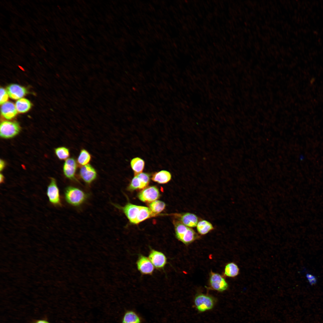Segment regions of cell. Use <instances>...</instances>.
<instances>
[{"instance_id": "cell-13", "label": "cell", "mask_w": 323, "mask_h": 323, "mask_svg": "<svg viewBox=\"0 0 323 323\" xmlns=\"http://www.w3.org/2000/svg\"><path fill=\"white\" fill-rule=\"evenodd\" d=\"M77 168L76 161L73 158L68 159L65 161L63 170L65 176L71 180H75V173Z\"/></svg>"}, {"instance_id": "cell-1", "label": "cell", "mask_w": 323, "mask_h": 323, "mask_svg": "<svg viewBox=\"0 0 323 323\" xmlns=\"http://www.w3.org/2000/svg\"><path fill=\"white\" fill-rule=\"evenodd\" d=\"M174 225L176 238L185 245L188 246L200 238V236L191 228L179 221H174Z\"/></svg>"}, {"instance_id": "cell-30", "label": "cell", "mask_w": 323, "mask_h": 323, "mask_svg": "<svg viewBox=\"0 0 323 323\" xmlns=\"http://www.w3.org/2000/svg\"><path fill=\"white\" fill-rule=\"evenodd\" d=\"M5 165V163L4 161L1 159L0 162V170H2L4 168Z\"/></svg>"}, {"instance_id": "cell-15", "label": "cell", "mask_w": 323, "mask_h": 323, "mask_svg": "<svg viewBox=\"0 0 323 323\" xmlns=\"http://www.w3.org/2000/svg\"><path fill=\"white\" fill-rule=\"evenodd\" d=\"M1 111L2 116L8 120L15 117L17 113L15 105L13 103L9 101L2 104Z\"/></svg>"}, {"instance_id": "cell-32", "label": "cell", "mask_w": 323, "mask_h": 323, "mask_svg": "<svg viewBox=\"0 0 323 323\" xmlns=\"http://www.w3.org/2000/svg\"><path fill=\"white\" fill-rule=\"evenodd\" d=\"M36 323H49L47 321L41 320L37 321Z\"/></svg>"}, {"instance_id": "cell-2", "label": "cell", "mask_w": 323, "mask_h": 323, "mask_svg": "<svg viewBox=\"0 0 323 323\" xmlns=\"http://www.w3.org/2000/svg\"><path fill=\"white\" fill-rule=\"evenodd\" d=\"M65 197L66 202L74 206H78L86 200L87 194L81 189L73 186H68L65 190Z\"/></svg>"}, {"instance_id": "cell-16", "label": "cell", "mask_w": 323, "mask_h": 323, "mask_svg": "<svg viewBox=\"0 0 323 323\" xmlns=\"http://www.w3.org/2000/svg\"><path fill=\"white\" fill-rule=\"evenodd\" d=\"M171 175L168 171L162 170L155 173L152 176V180L154 182L160 184L168 182L171 180Z\"/></svg>"}, {"instance_id": "cell-3", "label": "cell", "mask_w": 323, "mask_h": 323, "mask_svg": "<svg viewBox=\"0 0 323 323\" xmlns=\"http://www.w3.org/2000/svg\"><path fill=\"white\" fill-rule=\"evenodd\" d=\"M215 300L213 297L202 293L197 295L194 299L196 309L200 312H204L212 309L215 304Z\"/></svg>"}, {"instance_id": "cell-4", "label": "cell", "mask_w": 323, "mask_h": 323, "mask_svg": "<svg viewBox=\"0 0 323 323\" xmlns=\"http://www.w3.org/2000/svg\"><path fill=\"white\" fill-rule=\"evenodd\" d=\"M20 129V126L17 122L4 121L0 124V136L4 138H11L17 135Z\"/></svg>"}, {"instance_id": "cell-19", "label": "cell", "mask_w": 323, "mask_h": 323, "mask_svg": "<svg viewBox=\"0 0 323 323\" xmlns=\"http://www.w3.org/2000/svg\"><path fill=\"white\" fill-rule=\"evenodd\" d=\"M239 273V268L235 263L230 262L226 265L224 272L225 276L229 277H234Z\"/></svg>"}, {"instance_id": "cell-11", "label": "cell", "mask_w": 323, "mask_h": 323, "mask_svg": "<svg viewBox=\"0 0 323 323\" xmlns=\"http://www.w3.org/2000/svg\"><path fill=\"white\" fill-rule=\"evenodd\" d=\"M113 205L123 211L131 223L135 224L141 206L130 203H128L123 207L115 204Z\"/></svg>"}, {"instance_id": "cell-9", "label": "cell", "mask_w": 323, "mask_h": 323, "mask_svg": "<svg viewBox=\"0 0 323 323\" xmlns=\"http://www.w3.org/2000/svg\"><path fill=\"white\" fill-rule=\"evenodd\" d=\"M175 215L179 221L191 228L196 227L198 222L201 219L196 215L190 212L176 214Z\"/></svg>"}, {"instance_id": "cell-25", "label": "cell", "mask_w": 323, "mask_h": 323, "mask_svg": "<svg viewBox=\"0 0 323 323\" xmlns=\"http://www.w3.org/2000/svg\"><path fill=\"white\" fill-rule=\"evenodd\" d=\"M147 186L139 178L135 175L128 186V189L129 191H133L144 189Z\"/></svg>"}, {"instance_id": "cell-29", "label": "cell", "mask_w": 323, "mask_h": 323, "mask_svg": "<svg viewBox=\"0 0 323 323\" xmlns=\"http://www.w3.org/2000/svg\"><path fill=\"white\" fill-rule=\"evenodd\" d=\"M306 276L310 285H313L316 284L317 282V280L314 275L312 274L307 273L306 275Z\"/></svg>"}, {"instance_id": "cell-14", "label": "cell", "mask_w": 323, "mask_h": 323, "mask_svg": "<svg viewBox=\"0 0 323 323\" xmlns=\"http://www.w3.org/2000/svg\"><path fill=\"white\" fill-rule=\"evenodd\" d=\"M6 91L9 97L13 99H21L27 93L25 87L16 84H11L8 86Z\"/></svg>"}, {"instance_id": "cell-23", "label": "cell", "mask_w": 323, "mask_h": 323, "mask_svg": "<svg viewBox=\"0 0 323 323\" xmlns=\"http://www.w3.org/2000/svg\"><path fill=\"white\" fill-rule=\"evenodd\" d=\"M91 156L89 153L85 149H82L77 159V162L79 165L84 166L90 162Z\"/></svg>"}, {"instance_id": "cell-21", "label": "cell", "mask_w": 323, "mask_h": 323, "mask_svg": "<svg viewBox=\"0 0 323 323\" xmlns=\"http://www.w3.org/2000/svg\"><path fill=\"white\" fill-rule=\"evenodd\" d=\"M144 161L139 157L133 159L130 162L131 167L134 172L135 175L142 173L144 169Z\"/></svg>"}, {"instance_id": "cell-5", "label": "cell", "mask_w": 323, "mask_h": 323, "mask_svg": "<svg viewBox=\"0 0 323 323\" xmlns=\"http://www.w3.org/2000/svg\"><path fill=\"white\" fill-rule=\"evenodd\" d=\"M209 284L211 289L220 292L226 290L228 287V283L222 275L212 271L209 275Z\"/></svg>"}, {"instance_id": "cell-10", "label": "cell", "mask_w": 323, "mask_h": 323, "mask_svg": "<svg viewBox=\"0 0 323 323\" xmlns=\"http://www.w3.org/2000/svg\"><path fill=\"white\" fill-rule=\"evenodd\" d=\"M138 270L143 275H151L154 271V266L149 258L140 255L136 262Z\"/></svg>"}, {"instance_id": "cell-12", "label": "cell", "mask_w": 323, "mask_h": 323, "mask_svg": "<svg viewBox=\"0 0 323 323\" xmlns=\"http://www.w3.org/2000/svg\"><path fill=\"white\" fill-rule=\"evenodd\" d=\"M79 174L83 181L88 184L91 183L96 179L97 175L95 169L89 164L81 167Z\"/></svg>"}, {"instance_id": "cell-20", "label": "cell", "mask_w": 323, "mask_h": 323, "mask_svg": "<svg viewBox=\"0 0 323 323\" xmlns=\"http://www.w3.org/2000/svg\"><path fill=\"white\" fill-rule=\"evenodd\" d=\"M31 106L30 101L25 98L19 99L16 102L15 104V106L17 112L21 113L28 112L31 108Z\"/></svg>"}, {"instance_id": "cell-27", "label": "cell", "mask_w": 323, "mask_h": 323, "mask_svg": "<svg viewBox=\"0 0 323 323\" xmlns=\"http://www.w3.org/2000/svg\"><path fill=\"white\" fill-rule=\"evenodd\" d=\"M135 175H136L146 185H148L150 180V176L148 173L142 172Z\"/></svg>"}, {"instance_id": "cell-24", "label": "cell", "mask_w": 323, "mask_h": 323, "mask_svg": "<svg viewBox=\"0 0 323 323\" xmlns=\"http://www.w3.org/2000/svg\"><path fill=\"white\" fill-rule=\"evenodd\" d=\"M165 204L163 202L156 200L149 204V208L155 214H157L162 211L165 208Z\"/></svg>"}, {"instance_id": "cell-8", "label": "cell", "mask_w": 323, "mask_h": 323, "mask_svg": "<svg viewBox=\"0 0 323 323\" xmlns=\"http://www.w3.org/2000/svg\"><path fill=\"white\" fill-rule=\"evenodd\" d=\"M148 258L154 266L157 269H163L167 263V258L162 252L151 249Z\"/></svg>"}, {"instance_id": "cell-26", "label": "cell", "mask_w": 323, "mask_h": 323, "mask_svg": "<svg viewBox=\"0 0 323 323\" xmlns=\"http://www.w3.org/2000/svg\"><path fill=\"white\" fill-rule=\"evenodd\" d=\"M55 153L58 158L60 160H65L70 155L69 150L65 147H60L55 149Z\"/></svg>"}, {"instance_id": "cell-17", "label": "cell", "mask_w": 323, "mask_h": 323, "mask_svg": "<svg viewBox=\"0 0 323 323\" xmlns=\"http://www.w3.org/2000/svg\"><path fill=\"white\" fill-rule=\"evenodd\" d=\"M196 228L198 234L202 235L207 234L214 229V227L211 223L202 219L198 222Z\"/></svg>"}, {"instance_id": "cell-7", "label": "cell", "mask_w": 323, "mask_h": 323, "mask_svg": "<svg viewBox=\"0 0 323 323\" xmlns=\"http://www.w3.org/2000/svg\"><path fill=\"white\" fill-rule=\"evenodd\" d=\"M47 194L50 202L56 205H60L61 202L59 191L55 179L52 178L47 190Z\"/></svg>"}, {"instance_id": "cell-18", "label": "cell", "mask_w": 323, "mask_h": 323, "mask_svg": "<svg viewBox=\"0 0 323 323\" xmlns=\"http://www.w3.org/2000/svg\"><path fill=\"white\" fill-rule=\"evenodd\" d=\"M156 215V214L153 213L149 208L141 206L135 224H138L149 218L155 216Z\"/></svg>"}, {"instance_id": "cell-6", "label": "cell", "mask_w": 323, "mask_h": 323, "mask_svg": "<svg viewBox=\"0 0 323 323\" xmlns=\"http://www.w3.org/2000/svg\"><path fill=\"white\" fill-rule=\"evenodd\" d=\"M160 196L158 189L154 186H149L144 188L138 194V197L141 201L151 202L157 200Z\"/></svg>"}, {"instance_id": "cell-28", "label": "cell", "mask_w": 323, "mask_h": 323, "mask_svg": "<svg viewBox=\"0 0 323 323\" xmlns=\"http://www.w3.org/2000/svg\"><path fill=\"white\" fill-rule=\"evenodd\" d=\"M0 103L1 105L7 102L8 99L9 95L7 91L3 88H0Z\"/></svg>"}, {"instance_id": "cell-22", "label": "cell", "mask_w": 323, "mask_h": 323, "mask_svg": "<svg viewBox=\"0 0 323 323\" xmlns=\"http://www.w3.org/2000/svg\"><path fill=\"white\" fill-rule=\"evenodd\" d=\"M122 323H141L140 319L134 311H128L125 314Z\"/></svg>"}, {"instance_id": "cell-31", "label": "cell", "mask_w": 323, "mask_h": 323, "mask_svg": "<svg viewBox=\"0 0 323 323\" xmlns=\"http://www.w3.org/2000/svg\"><path fill=\"white\" fill-rule=\"evenodd\" d=\"M4 180V177L3 175L1 174L0 175V182L1 183H3Z\"/></svg>"}]
</instances>
